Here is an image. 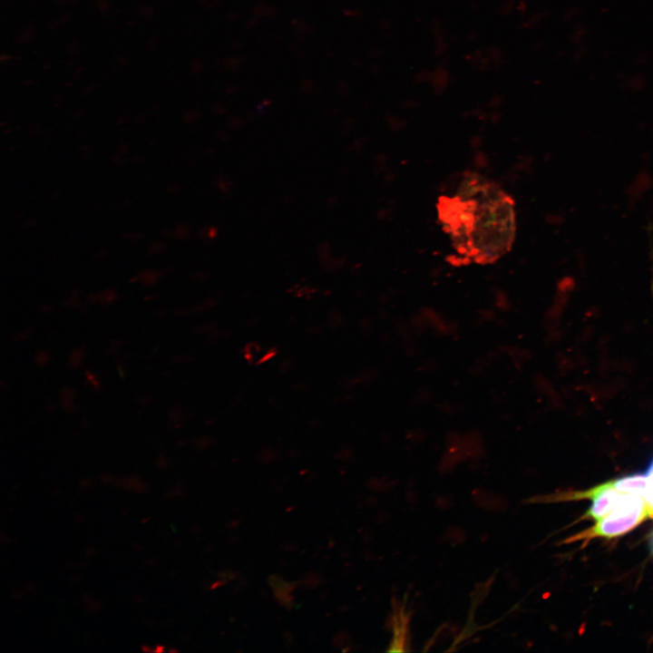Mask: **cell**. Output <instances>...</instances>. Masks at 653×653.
Here are the masks:
<instances>
[{
	"label": "cell",
	"mask_w": 653,
	"mask_h": 653,
	"mask_svg": "<svg viewBox=\"0 0 653 653\" xmlns=\"http://www.w3.org/2000/svg\"><path fill=\"white\" fill-rule=\"evenodd\" d=\"M514 206L512 198L495 181L467 171L453 192L440 196L436 208L455 252L464 261L488 264L513 244Z\"/></svg>",
	"instance_id": "6da1fadb"
},
{
	"label": "cell",
	"mask_w": 653,
	"mask_h": 653,
	"mask_svg": "<svg viewBox=\"0 0 653 653\" xmlns=\"http://www.w3.org/2000/svg\"><path fill=\"white\" fill-rule=\"evenodd\" d=\"M607 516L597 521V523L589 531L572 540L588 539L594 537L615 538L637 527L648 515L653 517V512L647 506L646 502L638 495H621L619 502Z\"/></svg>",
	"instance_id": "7a4b0ae2"
},
{
	"label": "cell",
	"mask_w": 653,
	"mask_h": 653,
	"mask_svg": "<svg viewBox=\"0 0 653 653\" xmlns=\"http://www.w3.org/2000/svg\"><path fill=\"white\" fill-rule=\"evenodd\" d=\"M621 494L622 492L614 488L612 481H609L585 492L567 493V499H591L592 504L584 514V518H592L599 521L611 512Z\"/></svg>",
	"instance_id": "3957f363"
},
{
	"label": "cell",
	"mask_w": 653,
	"mask_h": 653,
	"mask_svg": "<svg viewBox=\"0 0 653 653\" xmlns=\"http://www.w3.org/2000/svg\"><path fill=\"white\" fill-rule=\"evenodd\" d=\"M647 473H634L612 481L614 488L622 493H638L646 488Z\"/></svg>",
	"instance_id": "277c9868"
},
{
	"label": "cell",
	"mask_w": 653,
	"mask_h": 653,
	"mask_svg": "<svg viewBox=\"0 0 653 653\" xmlns=\"http://www.w3.org/2000/svg\"><path fill=\"white\" fill-rule=\"evenodd\" d=\"M652 472H653V458H652L651 462L648 463L646 473H647V475H649Z\"/></svg>",
	"instance_id": "5b68a950"
}]
</instances>
